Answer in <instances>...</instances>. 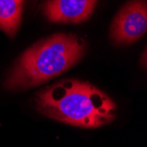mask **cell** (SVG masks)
Instances as JSON below:
<instances>
[{"instance_id": "cell-1", "label": "cell", "mask_w": 147, "mask_h": 147, "mask_svg": "<svg viewBox=\"0 0 147 147\" xmlns=\"http://www.w3.org/2000/svg\"><path fill=\"white\" fill-rule=\"evenodd\" d=\"M36 106L42 115L74 126L98 128L115 118V105L87 82L66 79L40 92Z\"/></svg>"}, {"instance_id": "cell-2", "label": "cell", "mask_w": 147, "mask_h": 147, "mask_svg": "<svg viewBox=\"0 0 147 147\" xmlns=\"http://www.w3.org/2000/svg\"><path fill=\"white\" fill-rule=\"evenodd\" d=\"M84 53L85 45L77 36L52 35L24 53L10 72L5 86L18 90L42 85L71 68Z\"/></svg>"}, {"instance_id": "cell-3", "label": "cell", "mask_w": 147, "mask_h": 147, "mask_svg": "<svg viewBox=\"0 0 147 147\" xmlns=\"http://www.w3.org/2000/svg\"><path fill=\"white\" fill-rule=\"evenodd\" d=\"M147 28L145 0H134L119 11L111 26V38L119 44H129L142 37Z\"/></svg>"}, {"instance_id": "cell-4", "label": "cell", "mask_w": 147, "mask_h": 147, "mask_svg": "<svg viewBox=\"0 0 147 147\" xmlns=\"http://www.w3.org/2000/svg\"><path fill=\"white\" fill-rule=\"evenodd\" d=\"M97 0H49L44 13L52 22L80 23L92 13Z\"/></svg>"}, {"instance_id": "cell-5", "label": "cell", "mask_w": 147, "mask_h": 147, "mask_svg": "<svg viewBox=\"0 0 147 147\" xmlns=\"http://www.w3.org/2000/svg\"><path fill=\"white\" fill-rule=\"evenodd\" d=\"M23 0H0V29L13 36L20 26Z\"/></svg>"}]
</instances>
